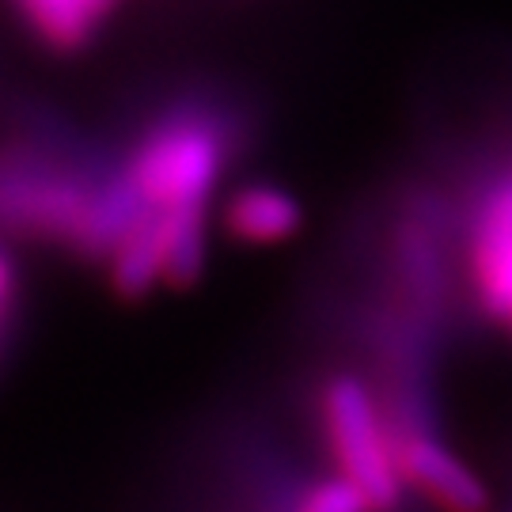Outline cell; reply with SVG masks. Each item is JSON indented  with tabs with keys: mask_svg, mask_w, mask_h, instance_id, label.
<instances>
[{
	"mask_svg": "<svg viewBox=\"0 0 512 512\" xmlns=\"http://www.w3.org/2000/svg\"><path fill=\"white\" fill-rule=\"evenodd\" d=\"M12 304H16V266H12L8 251L0 247V346H4V330L12 319Z\"/></svg>",
	"mask_w": 512,
	"mask_h": 512,
	"instance_id": "obj_9",
	"label": "cell"
},
{
	"mask_svg": "<svg viewBox=\"0 0 512 512\" xmlns=\"http://www.w3.org/2000/svg\"><path fill=\"white\" fill-rule=\"evenodd\" d=\"M224 167V133L217 122L179 114L137 145L126 183L145 213H205Z\"/></svg>",
	"mask_w": 512,
	"mask_h": 512,
	"instance_id": "obj_3",
	"label": "cell"
},
{
	"mask_svg": "<svg viewBox=\"0 0 512 512\" xmlns=\"http://www.w3.org/2000/svg\"><path fill=\"white\" fill-rule=\"evenodd\" d=\"M444 183L456 205L467 319L512 338V133Z\"/></svg>",
	"mask_w": 512,
	"mask_h": 512,
	"instance_id": "obj_1",
	"label": "cell"
},
{
	"mask_svg": "<svg viewBox=\"0 0 512 512\" xmlns=\"http://www.w3.org/2000/svg\"><path fill=\"white\" fill-rule=\"evenodd\" d=\"M391 444L410 497L437 512H490V486L448 444L444 429H410L391 437Z\"/></svg>",
	"mask_w": 512,
	"mask_h": 512,
	"instance_id": "obj_4",
	"label": "cell"
},
{
	"mask_svg": "<svg viewBox=\"0 0 512 512\" xmlns=\"http://www.w3.org/2000/svg\"><path fill=\"white\" fill-rule=\"evenodd\" d=\"M167 262H171V243L164 217L145 213L110 251V281L122 296H141L156 281H167Z\"/></svg>",
	"mask_w": 512,
	"mask_h": 512,
	"instance_id": "obj_6",
	"label": "cell"
},
{
	"mask_svg": "<svg viewBox=\"0 0 512 512\" xmlns=\"http://www.w3.org/2000/svg\"><path fill=\"white\" fill-rule=\"evenodd\" d=\"M285 512H376V509H372V501L349 478L327 475L308 482V486H300L289 497V509Z\"/></svg>",
	"mask_w": 512,
	"mask_h": 512,
	"instance_id": "obj_8",
	"label": "cell"
},
{
	"mask_svg": "<svg viewBox=\"0 0 512 512\" xmlns=\"http://www.w3.org/2000/svg\"><path fill=\"white\" fill-rule=\"evenodd\" d=\"M110 4L114 0H16V8L31 23V31L57 50L84 46L99 27V19L110 12Z\"/></svg>",
	"mask_w": 512,
	"mask_h": 512,
	"instance_id": "obj_7",
	"label": "cell"
},
{
	"mask_svg": "<svg viewBox=\"0 0 512 512\" xmlns=\"http://www.w3.org/2000/svg\"><path fill=\"white\" fill-rule=\"evenodd\" d=\"M300 224H304V209L296 202V194L277 183L239 186L224 205V228L239 243H255V247L285 243L300 232Z\"/></svg>",
	"mask_w": 512,
	"mask_h": 512,
	"instance_id": "obj_5",
	"label": "cell"
},
{
	"mask_svg": "<svg viewBox=\"0 0 512 512\" xmlns=\"http://www.w3.org/2000/svg\"><path fill=\"white\" fill-rule=\"evenodd\" d=\"M319 433L334 463V475L349 478L376 512L403 509L410 494L399 475V459L376 387L353 372L327 376V384L319 387Z\"/></svg>",
	"mask_w": 512,
	"mask_h": 512,
	"instance_id": "obj_2",
	"label": "cell"
}]
</instances>
